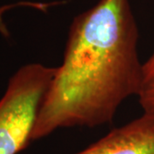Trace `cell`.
<instances>
[{
	"instance_id": "4",
	"label": "cell",
	"mask_w": 154,
	"mask_h": 154,
	"mask_svg": "<svg viewBox=\"0 0 154 154\" xmlns=\"http://www.w3.org/2000/svg\"><path fill=\"white\" fill-rule=\"evenodd\" d=\"M137 96L144 113L154 115V53L142 64Z\"/></svg>"
},
{
	"instance_id": "1",
	"label": "cell",
	"mask_w": 154,
	"mask_h": 154,
	"mask_svg": "<svg viewBox=\"0 0 154 154\" xmlns=\"http://www.w3.org/2000/svg\"><path fill=\"white\" fill-rule=\"evenodd\" d=\"M138 40L129 0H100L75 17L32 140L61 128L111 122L122 103L139 91L142 64Z\"/></svg>"
},
{
	"instance_id": "5",
	"label": "cell",
	"mask_w": 154,
	"mask_h": 154,
	"mask_svg": "<svg viewBox=\"0 0 154 154\" xmlns=\"http://www.w3.org/2000/svg\"><path fill=\"white\" fill-rule=\"evenodd\" d=\"M16 5H7V6H3L0 8V33L5 37V38H8L10 36V32L8 30V28L5 25V23L3 20V13H5V11H6L7 10L11 9V8H13Z\"/></svg>"
},
{
	"instance_id": "2",
	"label": "cell",
	"mask_w": 154,
	"mask_h": 154,
	"mask_svg": "<svg viewBox=\"0 0 154 154\" xmlns=\"http://www.w3.org/2000/svg\"><path fill=\"white\" fill-rule=\"evenodd\" d=\"M56 70L33 63L21 67L10 78L0 100V154H17L28 147Z\"/></svg>"
},
{
	"instance_id": "3",
	"label": "cell",
	"mask_w": 154,
	"mask_h": 154,
	"mask_svg": "<svg viewBox=\"0 0 154 154\" xmlns=\"http://www.w3.org/2000/svg\"><path fill=\"white\" fill-rule=\"evenodd\" d=\"M75 154H154V115L144 113Z\"/></svg>"
}]
</instances>
